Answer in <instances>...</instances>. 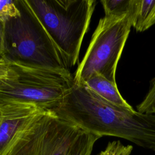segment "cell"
I'll use <instances>...</instances> for the list:
<instances>
[{
	"instance_id": "1",
	"label": "cell",
	"mask_w": 155,
	"mask_h": 155,
	"mask_svg": "<svg viewBox=\"0 0 155 155\" xmlns=\"http://www.w3.org/2000/svg\"><path fill=\"white\" fill-rule=\"evenodd\" d=\"M53 111L82 130L100 136H115L155 151V115L113 104L84 84L73 83Z\"/></svg>"
},
{
	"instance_id": "2",
	"label": "cell",
	"mask_w": 155,
	"mask_h": 155,
	"mask_svg": "<svg viewBox=\"0 0 155 155\" xmlns=\"http://www.w3.org/2000/svg\"><path fill=\"white\" fill-rule=\"evenodd\" d=\"M16 4L19 14L4 21L1 56L8 64L70 70L27 1L16 0Z\"/></svg>"
},
{
	"instance_id": "3",
	"label": "cell",
	"mask_w": 155,
	"mask_h": 155,
	"mask_svg": "<svg viewBox=\"0 0 155 155\" xmlns=\"http://www.w3.org/2000/svg\"><path fill=\"white\" fill-rule=\"evenodd\" d=\"M64 58L68 68L79 63L95 0H26Z\"/></svg>"
},
{
	"instance_id": "4",
	"label": "cell",
	"mask_w": 155,
	"mask_h": 155,
	"mask_svg": "<svg viewBox=\"0 0 155 155\" xmlns=\"http://www.w3.org/2000/svg\"><path fill=\"white\" fill-rule=\"evenodd\" d=\"M74 83L70 70H60L8 63L0 78V101L32 104L53 111L62 102Z\"/></svg>"
},
{
	"instance_id": "5",
	"label": "cell",
	"mask_w": 155,
	"mask_h": 155,
	"mask_svg": "<svg viewBox=\"0 0 155 155\" xmlns=\"http://www.w3.org/2000/svg\"><path fill=\"white\" fill-rule=\"evenodd\" d=\"M137 8L122 16H105L100 19L87 51L75 71L74 83H83L92 74L98 73L116 84L117 63Z\"/></svg>"
},
{
	"instance_id": "6",
	"label": "cell",
	"mask_w": 155,
	"mask_h": 155,
	"mask_svg": "<svg viewBox=\"0 0 155 155\" xmlns=\"http://www.w3.org/2000/svg\"><path fill=\"white\" fill-rule=\"evenodd\" d=\"M83 131L53 111L44 110L21 126L4 155H66Z\"/></svg>"
},
{
	"instance_id": "7",
	"label": "cell",
	"mask_w": 155,
	"mask_h": 155,
	"mask_svg": "<svg viewBox=\"0 0 155 155\" xmlns=\"http://www.w3.org/2000/svg\"><path fill=\"white\" fill-rule=\"evenodd\" d=\"M42 111L32 104L0 101V155L5 154L21 126Z\"/></svg>"
},
{
	"instance_id": "8",
	"label": "cell",
	"mask_w": 155,
	"mask_h": 155,
	"mask_svg": "<svg viewBox=\"0 0 155 155\" xmlns=\"http://www.w3.org/2000/svg\"><path fill=\"white\" fill-rule=\"evenodd\" d=\"M81 84H85L102 98L113 104L133 108L120 94L117 84H114L98 73L92 74Z\"/></svg>"
},
{
	"instance_id": "9",
	"label": "cell",
	"mask_w": 155,
	"mask_h": 155,
	"mask_svg": "<svg viewBox=\"0 0 155 155\" xmlns=\"http://www.w3.org/2000/svg\"><path fill=\"white\" fill-rule=\"evenodd\" d=\"M155 24V0H140L133 27L138 32L147 30Z\"/></svg>"
},
{
	"instance_id": "10",
	"label": "cell",
	"mask_w": 155,
	"mask_h": 155,
	"mask_svg": "<svg viewBox=\"0 0 155 155\" xmlns=\"http://www.w3.org/2000/svg\"><path fill=\"white\" fill-rule=\"evenodd\" d=\"M105 16H122L136 10L140 0H102Z\"/></svg>"
},
{
	"instance_id": "11",
	"label": "cell",
	"mask_w": 155,
	"mask_h": 155,
	"mask_svg": "<svg viewBox=\"0 0 155 155\" xmlns=\"http://www.w3.org/2000/svg\"><path fill=\"white\" fill-rule=\"evenodd\" d=\"M100 136L83 131L71 145L66 155H91L95 142Z\"/></svg>"
},
{
	"instance_id": "12",
	"label": "cell",
	"mask_w": 155,
	"mask_h": 155,
	"mask_svg": "<svg viewBox=\"0 0 155 155\" xmlns=\"http://www.w3.org/2000/svg\"><path fill=\"white\" fill-rule=\"evenodd\" d=\"M137 111L141 113L155 115V77L150 82V87L143 100L137 105Z\"/></svg>"
},
{
	"instance_id": "13",
	"label": "cell",
	"mask_w": 155,
	"mask_h": 155,
	"mask_svg": "<svg viewBox=\"0 0 155 155\" xmlns=\"http://www.w3.org/2000/svg\"><path fill=\"white\" fill-rule=\"evenodd\" d=\"M132 150V145H125L120 140H113L108 142L102 151L104 155H130Z\"/></svg>"
},
{
	"instance_id": "14",
	"label": "cell",
	"mask_w": 155,
	"mask_h": 155,
	"mask_svg": "<svg viewBox=\"0 0 155 155\" xmlns=\"http://www.w3.org/2000/svg\"><path fill=\"white\" fill-rule=\"evenodd\" d=\"M19 12L16 0H0V21L4 22L11 17L15 16Z\"/></svg>"
},
{
	"instance_id": "15",
	"label": "cell",
	"mask_w": 155,
	"mask_h": 155,
	"mask_svg": "<svg viewBox=\"0 0 155 155\" xmlns=\"http://www.w3.org/2000/svg\"><path fill=\"white\" fill-rule=\"evenodd\" d=\"M8 70V63L0 56V78L5 76Z\"/></svg>"
},
{
	"instance_id": "16",
	"label": "cell",
	"mask_w": 155,
	"mask_h": 155,
	"mask_svg": "<svg viewBox=\"0 0 155 155\" xmlns=\"http://www.w3.org/2000/svg\"><path fill=\"white\" fill-rule=\"evenodd\" d=\"M4 22L0 21V56L1 53V48L3 41V35H4Z\"/></svg>"
},
{
	"instance_id": "17",
	"label": "cell",
	"mask_w": 155,
	"mask_h": 155,
	"mask_svg": "<svg viewBox=\"0 0 155 155\" xmlns=\"http://www.w3.org/2000/svg\"><path fill=\"white\" fill-rule=\"evenodd\" d=\"M98 155H104V153H103V151H101V152Z\"/></svg>"
}]
</instances>
